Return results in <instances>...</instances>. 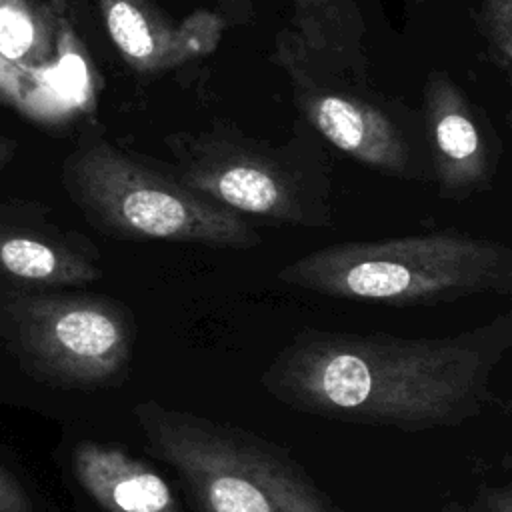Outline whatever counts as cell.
Here are the masks:
<instances>
[{"mask_svg":"<svg viewBox=\"0 0 512 512\" xmlns=\"http://www.w3.org/2000/svg\"><path fill=\"white\" fill-rule=\"evenodd\" d=\"M12 150H14V142L0 136V168L8 162V158L12 156Z\"/></svg>","mask_w":512,"mask_h":512,"instance_id":"18","label":"cell"},{"mask_svg":"<svg viewBox=\"0 0 512 512\" xmlns=\"http://www.w3.org/2000/svg\"><path fill=\"white\" fill-rule=\"evenodd\" d=\"M288 10V30L314 62L364 78L366 24L356 0H272Z\"/></svg>","mask_w":512,"mask_h":512,"instance_id":"12","label":"cell"},{"mask_svg":"<svg viewBox=\"0 0 512 512\" xmlns=\"http://www.w3.org/2000/svg\"><path fill=\"white\" fill-rule=\"evenodd\" d=\"M72 468L78 484L104 512H184L166 478L118 444L78 442Z\"/></svg>","mask_w":512,"mask_h":512,"instance_id":"11","label":"cell"},{"mask_svg":"<svg viewBox=\"0 0 512 512\" xmlns=\"http://www.w3.org/2000/svg\"><path fill=\"white\" fill-rule=\"evenodd\" d=\"M274 62L284 70L306 122L324 140L372 170L414 176L412 148L400 124L380 104L318 66L288 28L276 36Z\"/></svg>","mask_w":512,"mask_h":512,"instance_id":"7","label":"cell"},{"mask_svg":"<svg viewBox=\"0 0 512 512\" xmlns=\"http://www.w3.org/2000/svg\"><path fill=\"white\" fill-rule=\"evenodd\" d=\"M424 120L440 196L464 200L488 190L498 172L500 142L446 72L434 70L424 82Z\"/></svg>","mask_w":512,"mask_h":512,"instance_id":"8","label":"cell"},{"mask_svg":"<svg viewBox=\"0 0 512 512\" xmlns=\"http://www.w3.org/2000/svg\"><path fill=\"white\" fill-rule=\"evenodd\" d=\"M62 188L86 222L110 238L236 250L262 242L240 214L100 138L68 154Z\"/></svg>","mask_w":512,"mask_h":512,"instance_id":"4","label":"cell"},{"mask_svg":"<svg viewBox=\"0 0 512 512\" xmlns=\"http://www.w3.org/2000/svg\"><path fill=\"white\" fill-rule=\"evenodd\" d=\"M0 322L26 370L62 388L116 386L134 356L132 310L102 294L12 290Z\"/></svg>","mask_w":512,"mask_h":512,"instance_id":"5","label":"cell"},{"mask_svg":"<svg viewBox=\"0 0 512 512\" xmlns=\"http://www.w3.org/2000/svg\"><path fill=\"white\" fill-rule=\"evenodd\" d=\"M64 24L54 6L32 0H0V54L48 88L46 74L56 66L54 48Z\"/></svg>","mask_w":512,"mask_h":512,"instance_id":"13","label":"cell"},{"mask_svg":"<svg viewBox=\"0 0 512 512\" xmlns=\"http://www.w3.org/2000/svg\"><path fill=\"white\" fill-rule=\"evenodd\" d=\"M0 512H32V502L16 480L12 472H8L0 464Z\"/></svg>","mask_w":512,"mask_h":512,"instance_id":"17","label":"cell"},{"mask_svg":"<svg viewBox=\"0 0 512 512\" xmlns=\"http://www.w3.org/2000/svg\"><path fill=\"white\" fill-rule=\"evenodd\" d=\"M42 84L0 54V102L26 116H38L44 104Z\"/></svg>","mask_w":512,"mask_h":512,"instance_id":"15","label":"cell"},{"mask_svg":"<svg viewBox=\"0 0 512 512\" xmlns=\"http://www.w3.org/2000/svg\"><path fill=\"white\" fill-rule=\"evenodd\" d=\"M174 178L230 208L272 222L320 226L328 214L302 176L278 154L228 130L172 134Z\"/></svg>","mask_w":512,"mask_h":512,"instance_id":"6","label":"cell"},{"mask_svg":"<svg viewBox=\"0 0 512 512\" xmlns=\"http://www.w3.org/2000/svg\"><path fill=\"white\" fill-rule=\"evenodd\" d=\"M276 278L322 296L388 306H434L512 292V250L460 230L318 248Z\"/></svg>","mask_w":512,"mask_h":512,"instance_id":"2","label":"cell"},{"mask_svg":"<svg viewBox=\"0 0 512 512\" xmlns=\"http://www.w3.org/2000/svg\"><path fill=\"white\" fill-rule=\"evenodd\" d=\"M478 32L486 40L490 62L504 74L512 70V0H482L478 8Z\"/></svg>","mask_w":512,"mask_h":512,"instance_id":"14","label":"cell"},{"mask_svg":"<svg viewBox=\"0 0 512 512\" xmlns=\"http://www.w3.org/2000/svg\"><path fill=\"white\" fill-rule=\"evenodd\" d=\"M96 6L112 44L140 74L166 72L208 54L224 28V22L208 12L174 24L152 0H96Z\"/></svg>","mask_w":512,"mask_h":512,"instance_id":"9","label":"cell"},{"mask_svg":"<svg viewBox=\"0 0 512 512\" xmlns=\"http://www.w3.org/2000/svg\"><path fill=\"white\" fill-rule=\"evenodd\" d=\"M412 2H416V4H418V2H424V0H412Z\"/></svg>","mask_w":512,"mask_h":512,"instance_id":"19","label":"cell"},{"mask_svg":"<svg viewBox=\"0 0 512 512\" xmlns=\"http://www.w3.org/2000/svg\"><path fill=\"white\" fill-rule=\"evenodd\" d=\"M442 512H512V484L482 486L470 502H450Z\"/></svg>","mask_w":512,"mask_h":512,"instance_id":"16","label":"cell"},{"mask_svg":"<svg viewBox=\"0 0 512 512\" xmlns=\"http://www.w3.org/2000/svg\"><path fill=\"white\" fill-rule=\"evenodd\" d=\"M512 348V312L438 338L304 328L260 376L280 404L308 416L390 426L454 428L478 418L490 378Z\"/></svg>","mask_w":512,"mask_h":512,"instance_id":"1","label":"cell"},{"mask_svg":"<svg viewBox=\"0 0 512 512\" xmlns=\"http://www.w3.org/2000/svg\"><path fill=\"white\" fill-rule=\"evenodd\" d=\"M132 416L196 512H346L286 448L246 428L158 400L138 402Z\"/></svg>","mask_w":512,"mask_h":512,"instance_id":"3","label":"cell"},{"mask_svg":"<svg viewBox=\"0 0 512 512\" xmlns=\"http://www.w3.org/2000/svg\"><path fill=\"white\" fill-rule=\"evenodd\" d=\"M0 274L36 286H82L102 270L86 238L0 212Z\"/></svg>","mask_w":512,"mask_h":512,"instance_id":"10","label":"cell"}]
</instances>
